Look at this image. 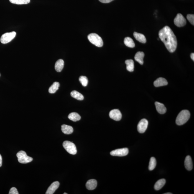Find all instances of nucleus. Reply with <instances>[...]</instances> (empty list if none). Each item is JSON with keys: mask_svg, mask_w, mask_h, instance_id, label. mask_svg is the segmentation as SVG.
Wrapping results in <instances>:
<instances>
[{"mask_svg": "<svg viewBox=\"0 0 194 194\" xmlns=\"http://www.w3.org/2000/svg\"><path fill=\"white\" fill-rule=\"evenodd\" d=\"M185 168L189 171L193 169V162L191 157L190 156H187L185 158Z\"/></svg>", "mask_w": 194, "mask_h": 194, "instance_id": "nucleus-15", "label": "nucleus"}, {"mask_svg": "<svg viewBox=\"0 0 194 194\" xmlns=\"http://www.w3.org/2000/svg\"><path fill=\"white\" fill-rule=\"evenodd\" d=\"M97 181L93 179L88 181L86 185V188L89 190H94L97 187Z\"/></svg>", "mask_w": 194, "mask_h": 194, "instance_id": "nucleus-12", "label": "nucleus"}, {"mask_svg": "<svg viewBox=\"0 0 194 194\" xmlns=\"http://www.w3.org/2000/svg\"><path fill=\"white\" fill-rule=\"evenodd\" d=\"M9 194H19V192L17 191V189L15 187H12L9 190Z\"/></svg>", "mask_w": 194, "mask_h": 194, "instance_id": "nucleus-30", "label": "nucleus"}, {"mask_svg": "<svg viewBox=\"0 0 194 194\" xmlns=\"http://www.w3.org/2000/svg\"><path fill=\"white\" fill-rule=\"evenodd\" d=\"M88 39L93 44L98 47L103 45V41L102 38L95 33H92L88 36Z\"/></svg>", "mask_w": 194, "mask_h": 194, "instance_id": "nucleus-3", "label": "nucleus"}, {"mask_svg": "<svg viewBox=\"0 0 194 194\" xmlns=\"http://www.w3.org/2000/svg\"><path fill=\"white\" fill-rule=\"evenodd\" d=\"M113 1L114 0H99V1H100L101 2L104 3H109Z\"/></svg>", "mask_w": 194, "mask_h": 194, "instance_id": "nucleus-31", "label": "nucleus"}, {"mask_svg": "<svg viewBox=\"0 0 194 194\" xmlns=\"http://www.w3.org/2000/svg\"><path fill=\"white\" fill-rule=\"evenodd\" d=\"M156 165V159L154 157H151L149 162V170L150 171L153 170L155 168Z\"/></svg>", "mask_w": 194, "mask_h": 194, "instance_id": "nucleus-26", "label": "nucleus"}, {"mask_svg": "<svg viewBox=\"0 0 194 194\" xmlns=\"http://www.w3.org/2000/svg\"><path fill=\"white\" fill-rule=\"evenodd\" d=\"M2 157H1V154H0V167L2 165Z\"/></svg>", "mask_w": 194, "mask_h": 194, "instance_id": "nucleus-32", "label": "nucleus"}, {"mask_svg": "<svg viewBox=\"0 0 194 194\" xmlns=\"http://www.w3.org/2000/svg\"><path fill=\"white\" fill-rule=\"evenodd\" d=\"M60 185L59 182L56 181L51 184L48 188V189L47 191L46 192V194H54L56 190L58 188Z\"/></svg>", "mask_w": 194, "mask_h": 194, "instance_id": "nucleus-11", "label": "nucleus"}, {"mask_svg": "<svg viewBox=\"0 0 194 194\" xmlns=\"http://www.w3.org/2000/svg\"><path fill=\"white\" fill-rule=\"evenodd\" d=\"M0 76H1V74H0Z\"/></svg>", "mask_w": 194, "mask_h": 194, "instance_id": "nucleus-36", "label": "nucleus"}, {"mask_svg": "<svg viewBox=\"0 0 194 194\" xmlns=\"http://www.w3.org/2000/svg\"><path fill=\"white\" fill-rule=\"evenodd\" d=\"M174 23L177 27H183L186 24V20L181 14H178L174 19Z\"/></svg>", "mask_w": 194, "mask_h": 194, "instance_id": "nucleus-7", "label": "nucleus"}, {"mask_svg": "<svg viewBox=\"0 0 194 194\" xmlns=\"http://www.w3.org/2000/svg\"><path fill=\"white\" fill-rule=\"evenodd\" d=\"M134 37L137 41L142 43L146 42V39L144 35L137 32H134L133 34Z\"/></svg>", "mask_w": 194, "mask_h": 194, "instance_id": "nucleus-18", "label": "nucleus"}, {"mask_svg": "<svg viewBox=\"0 0 194 194\" xmlns=\"http://www.w3.org/2000/svg\"><path fill=\"white\" fill-rule=\"evenodd\" d=\"M148 121L145 119L141 120L137 125V130L138 132L141 133L145 132L148 127Z\"/></svg>", "mask_w": 194, "mask_h": 194, "instance_id": "nucleus-9", "label": "nucleus"}, {"mask_svg": "<svg viewBox=\"0 0 194 194\" xmlns=\"http://www.w3.org/2000/svg\"><path fill=\"white\" fill-rule=\"evenodd\" d=\"M71 97L74 98L78 100H82L84 99V97L82 94L80 93L77 92V91L74 90L71 93Z\"/></svg>", "mask_w": 194, "mask_h": 194, "instance_id": "nucleus-24", "label": "nucleus"}, {"mask_svg": "<svg viewBox=\"0 0 194 194\" xmlns=\"http://www.w3.org/2000/svg\"><path fill=\"white\" fill-rule=\"evenodd\" d=\"M67 194V193H64V194Z\"/></svg>", "mask_w": 194, "mask_h": 194, "instance_id": "nucleus-35", "label": "nucleus"}, {"mask_svg": "<svg viewBox=\"0 0 194 194\" xmlns=\"http://www.w3.org/2000/svg\"><path fill=\"white\" fill-rule=\"evenodd\" d=\"M190 117V112L188 110H183L178 114L176 119V123L177 125H183L188 121Z\"/></svg>", "mask_w": 194, "mask_h": 194, "instance_id": "nucleus-2", "label": "nucleus"}, {"mask_svg": "<svg viewBox=\"0 0 194 194\" xmlns=\"http://www.w3.org/2000/svg\"><path fill=\"white\" fill-rule=\"evenodd\" d=\"M145 56L144 53L142 51H138L136 54L135 59V60L140 64H144V58Z\"/></svg>", "mask_w": 194, "mask_h": 194, "instance_id": "nucleus-16", "label": "nucleus"}, {"mask_svg": "<svg viewBox=\"0 0 194 194\" xmlns=\"http://www.w3.org/2000/svg\"><path fill=\"white\" fill-rule=\"evenodd\" d=\"M172 193H169V192H168V193H165L164 194H172Z\"/></svg>", "mask_w": 194, "mask_h": 194, "instance_id": "nucleus-34", "label": "nucleus"}, {"mask_svg": "<svg viewBox=\"0 0 194 194\" xmlns=\"http://www.w3.org/2000/svg\"><path fill=\"white\" fill-rule=\"evenodd\" d=\"M59 86L60 84L59 82H54L49 88V92L50 93H55L58 89Z\"/></svg>", "mask_w": 194, "mask_h": 194, "instance_id": "nucleus-25", "label": "nucleus"}, {"mask_svg": "<svg viewBox=\"0 0 194 194\" xmlns=\"http://www.w3.org/2000/svg\"><path fill=\"white\" fill-rule=\"evenodd\" d=\"M154 84L155 87H159L160 86L167 85L168 84V82L165 79L160 77L154 81Z\"/></svg>", "mask_w": 194, "mask_h": 194, "instance_id": "nucleus-14", "label": "nucleus"}, {"mask_svg": "<svg viewBox=\"0 0 194 194\" xmlns=\"http://www.w3.org/2000/svg\"><path fill=\"white\" fill-rule=\"evenodd\" d=\"M129 150L128 149L124 148L118 149L112 151L110 152L111 155L113 156H126L128 154Z\"/></svg>", "mask_w": 194, "mask_h": 194, "instance_id": "nucleus-8", "label": "nucleus"}, {"mask_svg": "<svg viewBox=\"0 0 194 194\" xmlns=\"http://www.w3.org/2000/svg\"><path fill=\"white\" fill-rule=\"evenodd\" d=\"M159 37L170 53L175 52L177 49V41L175 34L168 26H165L159 31Z\"/></svg>", "mask_w": 194, "mask_h": 194, "instance_id": "nucleus-1", "label": "nucleus"}, {"mask_svg": "<svg viewBox=\"0 0 194 194\" xmlns=\"http://www.w3.org/2000/svg\"><path fill=\"white\" fill-rule=\"evenodd\" d=\"M63 146L69 153L74 155L77 154V150L74 144L69 141H66L63 144Z\"/></svg>", "mask_w": 194, "mask_h": 194, "instance_id": "nucleus-5", "label": "nucleus"}, {"mask_svg": "<svg viewBox=\"0 0 194 194\" xmlns=\"http://www.w3.org/2000/svg\"><path fill=\"white\" fill-rule=\"evenodd\" d=\"M109 115L111 119L115 121L120 120L122 117L121 113L117 109H114L111 110L109 113Z\"/></svg>", "mask_w": 194, "mask_h": 194, "instance_id": "nucleus-10", "label": "nucleus"}, {"mask_svg": "<svg viewBox=\"0 0 194 194\" xmlns=\"http://www.w3.org/2000/svg\"><path fill=\"white\" fill-rule=\"evenodd\" d=\"M125 63L127 65V69L129 72H133L134 70V62L132 59L127 60L125 61Z\"/></svg>", "mask_w": 194, "mask_h": 194, "instance_id": "nucleus-21", "label": "nucleus"}, {"mask_svg": "<svg viewBox=\"0 0 194 194\" xmlns=\"http://www.w3.org/2000/svg\"><path fill=\"white\" fill-rule=\"evenodd\" d=\"M62 131L66 135H70L74 131V129L71 126L63 124L62 125Z\"/></svg>", "mask_w": 194, "mask_h": 194, "instance_id": "nucleus-19", "label": "nucleus"}, {"mask_svg": "<svg viewBox=\"0 0 194 194\" xmlns=\"http://www.w3.org/2000/svg\"><path fill=\"white\" fill-rule=\"evenodd\" d=\"M79 79L83 86L85 87L87 85L89 81L87 77L86 76H81L79 77Z\"/></svg>", "mask_w": 194, "mask_h": 194, "instance_id": "nucleus-28", "label": "nucleus"}, {"mask_svg": "<svg viewBox=\"0 0 194 194\" xmlns=\"http://www.w3.org/2000/svg\"><path fill=\"white\" fill-rule=\"evenodd\" d=\"M68 118L70 120L74 122H77L80 120L81 117L79 114L75 112L71 113L68 116Z\"/></svg>", "mask_w": 194, "mask_h": 194, "instance_id": "nucleus-22", "label": "nucleus"}, {"mask_svg": "<svg viewBox=\"0 0 194 194\" xmlns=\"http://www.w3.org/2000/svg\"><path fill=\"white\" fill-rule=\"evenodd\" d=\"M18 161L21 164H27L31 162L33 160L32 157H30L27 155L24 151H21L17 154Z\"/></svg>", "mask_w": 194, "mask_h": 194, "instance_id": "nucleus-4", "label": "nucleus"}, {"mask_svg": "<svg viewBox=\"0 0 194 194\" xmlns=\"http://www.w3.org/2000/svg\"><path fill=\"white\" fill-rule=\"evenodd\" d=\"M64 61L62 59H59L56 62L55 65V69L58 72H61L63 69Z\"/></svg>", "mask_w": 194, "mask_h": 194, "instance_id": "nucleus-17", "label": "nucleus"}, {"mask_svg": "<svg viewBox=\"0 0 194 194\" xmlns=\"http://www.w3.org/2000/svg\"><path fill=\"white\" fill-rule=\"evenodd\" d=\"M16 33L14 31L6 33L1 36L0 40L3 44H7L12 40L16 37Z\"/></svg>", "mask_w": 194, "mask_h": 194, "instance_id": "nucleus-6", "label": "nucleus"}, {"mask_svg": "<svg viewBox=\"0 0 194 194\" xmlns=\"http://www.w3.org/2000/svg\"><path fill=\"white\" fill-rule=\"evenodd\" d=\"M124 43L128 47L133 48L135 47V45L134 41L132 38L130 37H126L124 39Z\"/></svg>", "mask_w": 194, "mask_h": 194, "instance_id": "nucleus-23", "label": "nucleus"}, {"mask_svg": "<svg viewBox=\"0 0 194 194\" xmlns=\"http://www.w3.org/2000/svg\"><path fill=\"white\" fill-rule=\"evenodd\" d=\"M166 183V180L164 179H162L159 180L154 185V188L156 190H158L161 189Z\"/></svg>", "mask_w": 194, "mask_h": 194, "instance_id": "nucleus-20", "label": "nucleus"}, {"mask_svg": "<svg viewBox=\"0 0 194 194\" xmlns=\"http://www.w3.org/2000/svg\"><path fill=\"white\" fill-rule=\"evenodd\" d=\"M155 105L157 112L160 114H164L167 112V108L164 105L161 103L158 102H155Z\"/></svg>", "mask_w": 194, "mask_h": 194, "instance_id": "nucleus-13", "label": "nucleus"}, {"mask_svg": "<svg viewBox=\"0 0 194 194\" xmlns=\"http://www.w3.org/2000/svg\"><path fill=\"white\" fill-rule=\"evenodd\" d=\"M190 57L191 58L193 61H194V53H192L191 54H190Z\"/></svg>", "mask_w": 194, "mask_h": 194, "instance_id": "nucleus-33", "label": "nucleus"}, {"mask_svg": "<svg viewBox=\"0 0 194 194\" xmlns=\"http://www.w3.org/2000/svg\"><path fill=\"white\" fill-rule=\"evenodd\" d=\"M187 19L190 24L194 26V15L193 14H188L187 16Z\"/></svg>", "mask_w": 194, "mask_h": 194, "instance_id": "nucleus-29", "label": "nucleus"}, {"mask_svg": "<svg viewBox=\"0 0 194 194\" xmlns=\"http://www.w3.org/2000/svg\"><path fill=\"white\" fill-rule=\"evenodd\" d=\"M10 2L16 4H26L30 2V0H9Z\"/></svg>", "mask_w": 194, "mask_h": 194, "instance_id": "nucleus-27", "label": "nucleus"}]
</instances>
